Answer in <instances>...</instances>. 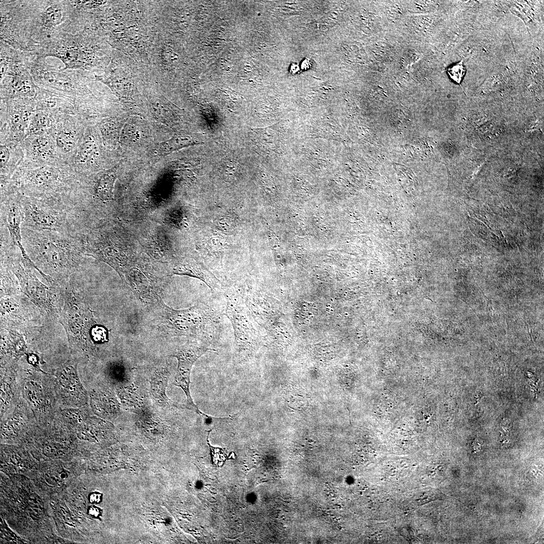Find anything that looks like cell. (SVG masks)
<instances>
[{
    "instance_id": "cell-17",
    "label": "cell",
    "mask_w": 544,
    "mask_h": 544,
    "mask_svg": "<svg viewBox=\"0 0 544 544\" xmlns=\"http://www.w3.org/2000/svg\"><path fill=\"white\" fill-rule=\"evenodd\" d=\"M217 227L224 232H229L233 230L235 221L233 218L227 216L219 219L216 222Z\"/></svg>"
},
{
    "instance_id": "cell-8",
    "label": "cell",
    "mask_w": 544,
    "mask_h": 544,
    "mask_svg": "<svg viewBox=\"0 0 544 544\" xmlns=\"http://www.w3.org/2000/svg\"><path fill=\"white\" fill-rule=\"evenodd\" d=\"M199 143L198 141L189 135H175L170 139L160 143L156 148L155 153L158 156H164L185 147Z\"/></svg>"
},
{
    "instance_id": "cell-7",
    "label": "cell",
    "mask_w": 544,
    "mask_h": 544,
    "mask_svg": "<svg viewBox=\"0 0 544 544\" xmlns=\"http://www.w3.org/2000/svg\"><path fill=\"white\" fill-rule=\"evenodd\" d=\"M173 273L199 279L214 292H218L221 289L218 279L206 267L195 261L184 260L178 263L174 267Z\"/></svg>"
},
{
    "instance_id": "cell-21",
    "label": "cell",
    "mask_w": 544,
    "mask_h": 544,
    "mask_svg": "<svg viewBox=\"0 0 544 544\" xmlns=\"http://www.w3.org/2000/svg\"><path fill=\"white\" fill-rule=\"evenodd\" d=\"M100 496L98 493H93L91 495L90 499L92 502L98 503L100 501Z\"/></svg>"
},
{
    "instance_id": "cell-18",
    "label": "cell",
    "mask_w": 544,
    "mask_h": 544,
    "mask_svg": "<svg viewBox=\"0 0 544 544\" xmlns=\"http://www.w3.org/2000/svg\"><path fill=\"white\" fill-rule=\"evenodd\" d=\"M10 158V152L9 149L7 146L1 145L0 149L1 174L5 172Z\"/></svg>"
},
{
    "instance_id": "cell-19",
    "label": "cell",
    "mask_w": 544,
    "mask_h": 544,
    "mask_svg": "<svg viewBox=\"0 0 544 544\" xmlns=\"http://www.w3.org/2000/svg\"><path fill=\"white\" fill-rule=\"evenodd\" d=\"M463 66L461 62L448 69V73L450 77L455 81L459 83L463 75Z\"/></svg>"
},
{
    "instance_id": "cell-16",
    "label": "cell",
    "mask_w": 544,
    "mask_h": 544,
    "mask_svg": "<svg viewBox=\"0 0 544 544\" xmlns=\"http://www.w3.org/2000/svg\"><path fill=\"white\" fill-rule=\"evenodd\" d=\"M47 126L46 119L42 115H37L30 125L29 131L32 133L39 132Z\"/></svg>"
},
{
    "instance_id": "cell-12",
    "label": "cell",
    "mask_w": 544,
    "mask_h": 544,
    "mask_svg": "<svg viewBox=\"0 0 544 544\" xmlns=\"http://www.w3.org/2000/svg\"><path fill=\"white\" fill-rule=\"evenodd\" d=\"M75 135L70 131H60L56 137V143L58 148L63 152L72 151L76 145Z\"/></svg>"
},
{
    "instance_id": "cell-14",
    "label": "cell",
    "mask_w": 544,
    "mask_h": 544,
    "mask_svg": "<svg viewBox=\"0 0 544 544\" xmlns=\"http://www.w3.org/2000/svg\"><path fill=\"white\" fill-rule=\"evenodd\" d=\"M62 20V13L60 9L54 6L48 8L43 15L44 25L48 28H51L58 25Z\"/></svg>"
},
{
    "instance_id": "cell-2",
    "label": "cell",
    "mask_w": 544,
    "mask_h": 544,
    "mask_svg": "<svg viewBox=\"0 0 544 544\" xmlns=\"http://www.w3.org/2000/svg\"><path fill=\"white\" fill-rule=\"evenodd\" d=\"M1 260L11 270L22 291L33 303L48 315L57 316L51 289L38 279L32 269L34 268L23 258L18 248L11 246L1 249Z\"/></svg>"
},
{
    "instance_id": "cell-4",
    "label": "cell",
    "mask_w": 544,
    "mask_h": 544,
    "mask_svg": "<svg viewBox=\"0 0 544 544\" xmlns=\"http://www.w3.org/2000/svg\"><path fill=\"white\" fill-rule=\"evenodd\" d=\"M225 315L233 329L237 353L247 356L256 341V331L250 311L241 294L235 289L225 294Z\"/></svg>"
},
{
    "instance_id": "cell-20",
    "label": "cell",
    "mask_w": 544,
    "mask_h": 544,
    "mask_svg": "<svg viewBox=\"0 0 544 544\" xmlns=\"http://www.w3.org/2000/svg\"><path fill=\"white\" fill-rule=\"evenodd\" d=\"M223 243L222 239L213 237L209 240L208 245L212 251H219L223 247Z\"/></svg>"
},
{
    "instance_id": "cell-3",
    "label": "cell",
    "mask_w": 544,
    "mask_h": 544,
    "mask_svg": "<svg viewBox=\"0 0 544 544\" xmlns=\"http://www.w3.org/2000/svg\"><path fill=\"white\" fill-rule=\"evenodd\" d=\"M24 213L22 227L79 235L62 206L21 193Z\"/></svg>"
},
{
    "instance_id": "cell-6",
    "label": "cell",
    "mask_w": 544,
    "mask_h": 544,
    "mask_svg": "<svg viewBox=\"0 0 544 544\" xmlns=\"http://www.w3.org/2000/svg\"><path fill=\"white\" fill-rule=\"evenodd\" d=\"M209 344L202 341L189 343L181 348L173 356L178 361L177 373L174 384L180 387L185 394L188 408L205 417L208 416L199 410L194 404L190 392V375L193 364L202 355L209 351Z\"/></svg>"
},
{
    "instance_id": "cell-1",
    "label": "cell",
    "mask_w": 544,
    "mask_h": 544,
    "mask_svg": "<svg viewBox=\"0 0 544 544\" xmlns=\"http://www.w3.org/2000/svg\"><path fill=\"white\" fill-rule=\"evenodd\" d=\"M23 246L45 275L61 281L77 270L87 256L81 235L22 227Z\"/></svg>"
},
{
    "instance_id": "cell-13",
    "label": "cell",
    "mask_w": 544,
    "mask_h": 544,
    "mask_svg": "<svg viewBox=\"0 0 544 544\" xmlns=\"http://www.w3.org/2000/svg\"><path fill=\"white\" fill-rule=\"evenodd\" d=\"M30 147L34 155L42 158L46 157L51 151L48 140L41 136L35 138L32 141Z\"/></svg>"
},
{
    "instance_id": "cell-10",
    "label": "cell",
    "mask_w": 544,
    "mask_h": 544,
    "mask_svg": "<svg viewBox=\"0 0 544 544\" xmlns=\"http://www.w3.org/2000/svg\"><path fill=\"white\" fill-rule=\"evenodd\" d=\"M167 380V376H164L163 375L162 376L158 375L156 377L151 379V384L152 392L155 398L160 403L172 406H177V405L171 401L166 395L165 389Z\"/></svg>"
},
{
    "instance_id": "cell-9",
    "label": "cell",
    "mask_w": 544,
    "mask_h": 544,
    "mask_svg": "<svg viewBox=\"0 0 544 544\" xmlns=\"http://www.w3.org/2000/svg\"><path fill=\"white\" fill-rule=\"evenodd\" d=\"M98 156V148L95 141L91 137H86L79 149V161L82 163H91L96 160Z\"/></svg>"
},
{
    "instance_id": "cell-5",
    "label": "cell",
    "mask_w": 544,
    "mask_h": 544,
    "mask_svg": "<svg viewBox=\"0 0 544 544\" xmlns=\"http://www.w3.org/2000/svg\"><path fill=\"white\" fill-rule=\"evenodd\" d=\"M24 213L21 193L16 191L1 198V225L6 227L12 244L20 251L24 259L33 266L35 264L28 255L22 243V227Z\"/></svg>"
},
{
    "instance_id": "cell-11",
    "label": "cell",
    "mask_w": 544,
    "mask_h": 544,
    "mask_svg": "<svg viewBox=\"0 0 544 544\" xmlns=\"http://www.w3.org/2000/svg\"><path fill=\"white\" fill-rule=\"evenodd\" d=\"M120 123L109 121L103 123L100 126V130L103 139L107 142H116L120 137Z\"/></svg>"
},
{
    "instance_id": "cell-15",
    "label": "cell",
    "mask_w": 544,
    "mask_h": 544,
    "mask_svg": "<svg viewBox=\"0 0 544 544\" xmlns=\"http://www.w3.org/2000/svg\"><path fill=\"white\" fill-rule=\"evenodd\" d=\"M140 138L139 131L130 124H126L121 130L119 140L121 143L130 144L135 142Z\"/></svg>"
}]
</instances>
